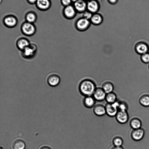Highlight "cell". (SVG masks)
<instances>
[{"instance_id":"obj_17","label":"cell","mask_w":149,"mask_h":149,"mask_svg":"<svg viewBox=\"0 0 149 149\" xmlns=\"http://www.w3.org/2000/svg\"><path fill=\"white\" fill-rule=\"evenodd\" d=\"M118 100L116 94L113 91L106 94L105 100L107 103L112 104L116 102Z\"/></svg>"},{"instance_id":"obj_4","label":"cell","mask_w":149,"mask_h":149,"mask_svg":"<svg viewBox=\"0 0 149 149\" xmlns=\"http://www.w3.org/2000/svg\"><path fill=\"white\" fill-rule=\"evenodd\" d=\"M118 100L113 103H106L105 105L106 114L111 117H115L118 111Z\"/></svg>"},{"instance_id":"obj_11","label":"cell","mask_w":149,"mask_h":149,"mask_svg":"<svg viewBox=\"0 0 149 149\" xmlns=\"http://www.w3.org/2000/svg\"><path fill=\"white\" fill-rule=\"evenodd\" d=\"M87 4L84 0H78L74 3L73 6L77 12L83 13L87 10Z\"/></svg>"},{"instance_id":"obj_9","label":"cell","mask_w":149,"mask_h":149,"mask_svg":"<svg viewBox=\"0 0 149 149\" xmlns=\"http://www.w3.org/2000/svg\"><path fill=\"white\" fill-rule=\"evenodd\" d=\"M100 7L99 3L96 0H92L87 2V10L93 14L97 13Z\"/></svg>"},{"instance_id":"obj_36","label":"cell","mask_w":149,"mask_h":149,"mask_svg":"<svg viewBox=\"0 0 149 149\" xmlns=\"http://www.w3.org/2000/svg\"><path fill=\"white\" fill-rule=\"evenodd\" d=\"M88 1H91V0H87Z\"/></svg>"},{"instance_id":"obj_10","label":"cell","mask_w":149,"mask_h":149,"mask_svg":"<svg viewBox=\"0 0 149 149\" xmlns=\"http://www.w3.org/2000/svg\"><path fill=\"white\" fill-rule=\"evenodd\" d=\"M29 40L26 38L21 37L16 40V45L17 48L20 51L28 46L30 43Z\"/></svg>"},{"instance_id":"obj_21","label":"cell","mask_w":149,"mask_h":149,"mask_svg":"<svg viewBox=\"0 0 149 149\" xmlns=\"http://www.w3.org/2000/svg\"><path fill=\"white\" fill-rule=\"evenodd\" d=\"M112 142L114 146H123L124 141L122 137L118 135L113 137L112 139Z\"/></svg>"},{"instance_id":"obj_5","label":"cell","mask_w":149,"mask_h":149,"mask_svg":"<svg viewBox=\"0 0 149 149\" xmlns=\"http://www.w3.org/2000/svg\"><path fill=\"white\" fill-rule=\"evenodd\" d=\"M129 115L127 111L118 110L115 118L117 122L119 124L126 123L129 120Z\"/></svg>"},{"instance_id":"obj_13","label":"cell","mask_w":149,"mask_h":149,"mask_svg":"<svg viewBox=\"0 0 149 149\" xmlns=\"http://www.w3.org/2000/svg\"><path fill=\"white\" fill-rule=\"evenodd\" d=\"M77 13L73 5H71L66 6L64 10V13L65 17L69 19L74 18L76 16Z\"/></svg>"},{"instance_id":"obj_14","label":"cell","mask_w":149,"mask_h":149,"mask_svg":"<svg viewBox=\"0 0 149 149\" xmlns=\"http://www.w3.org/2000/svg\"><path fill=\"white\" fill-rule=\"evenodd\" d=\"M96 100L92 96L84 97L82 102L84 106L87 108H93L96 104Z\"/></svg>"},{"instance_id":"obj_8","label":"cell","mask_w":149,"mask_h":149,"mask_svg":"<svg viewBox=\"0 0 149 149\" xmlns=\"http://www.w3.org/2000/svg\"><path fill=\"white\" fill-rule=\"evenodd\" d=\"M106 94L101 87H96L92 96L96 101L102 102L105 100Z\"/></svg>"},{"instance_id":"obj_1","label":"cell","mask_w":149,"mask_h":149,"mask_svg":"<svg viewBox=\"0 0 149 149\" xmlns=\"http://www.w3.org/2000/svg\"><path fill=\"white\" fill-rule=\"evenodd\" d=\"M96 88L95 82L89 79L82 80L79 86L80 93L84 96H92Z\"/></svg>"},{"instance_id":"obj_32","label":"cell","mask_w":149,"mask_h":149,"mask_svg":"<svg viewBox=\"0 0 149 149\" xmlns=\"http://www.w3.org/2000/svg\"><path fill=\"white\" fill-rule=\"evenodd\" d=\"M111 149H124V148L122 146H114Z\"/></svg>"},{"instance_id":"obj_34","label":"cell","mask_w":149,"mask_h":149,"mask_svg":"<svg viewBox=\"0 0 149 149\" xmlns=\"http://www.w3.org/2000/svg\"><path fill=\"white\" fill-rule=\"evenodd\" d=\"M30 2L31 3H34L37 1V0H29Z\"/></svg>"},{"instance_id":"obj_29","label":"cell","mask_w":149,"mask_h":149,"mask_svg":"<svg viewBox=\"0 0 149 149\" xmlns=\"http://www.w3.org/2000/svg\"><path fill=\"white\" fill-rule=\"evenodd\" d=\"M141 58L142 61L145 63L149 62V54L146 53L142 55Z\"/></svg>"},{"instance_id":"obj_16","label":"cell","mask_w":149,"mask_h":149,"mask_svg":"<svg viewBox=\"0 0 149 149\" xmlns=\"http://www.w3.org/2000/svg\"><path fill=\"white\" fill-rule=\"evenodd\" d=\"M103 21L102 16L100 14L97 13L93 14L90 19L91 23L95 25H100L102 23Z\"/></svg>"},{"instance_id":"obj_12","label":"cell","mask_w":149,"mask_h":149,"mask_svg":"<svg viewBox=\"0 0 149 149\" xmlns=\"http://www.w3.org/2000/svg\"><path fill=\"white\" fill-rule=\"evenodd\" d=\"M93 111L95 115L102 116L106 114L105 105L102 104H96L93 108Z\"/></svg>"},{"instance_id":"obj_3","label":"cell","mask_w":149,"mask_h":149,"mask_svg":"<svg viewBox=\"0 0 149 149\" xmlns=\"http://www.w3.org/2000/svg\"><path fill=\"white\" fill-rule=\"evenodd\" d=\"M91 23L90 20L82 17L76 21L75 24V27L79 31H84L89 27Z\"/></svg>"},{"instance_id":"obj_25","label":"cell","mask_w":149,"mask_h":149,"mask_svg":"<svg viewBox=\"0 0 149 149\" xmlns=\"http://www.w3.org/2000/svg\"><path fill=\"white\" fill-rule=\"evenodd\" d=\"M4 22L6 25L9 27H13L15 26L17 23L16 19L13 17H10L6 18Z\"/></svg>"},{"instance_id":"obj_23","label":"cell","mask_w":149,"mask_h":149,"mask_svg":"<svg viewBox=\"0 0 149 149\" xmlns=\"http://www.w3.org/2000/svg\"><path fill=\"white\" fill-rule=\"evenodd\" d=\"M136 49L138 53L142 55L147 53L148 50L147 45L143 43L139 44L136 47Z\"/></svg>"},{"instance_id":"obj_20","label":"cell","mask_w":149,"mask_h":149,"mask_svg":"<svg viewBox=\"0 0 149 149\" xmlns=\"http://www.w3.org/2000/svg\"><path fill=\"white\" fill-rule=\"evenodd\" d=\"M130 125L133 130H135L141 128L142 123L139 119L137 118H134L130 121Z\"/></svg>"},{"instance_id":"obj_35","label":"cell","mask_w":149,"mask_h":149,"mask_svg":"<svg viewBox=\"0 0 149 149\" xmlns=\"http://www.w3.org/2000/svg\"><path fill=\"white\" fill-rule=\"evenodd\" d=\"M71 0L72 2H72L74 3L76 1L78 0Z\"/></svg>"},{"instance_id":"obj_31","label":"cell","mask_w":149,"mask_h":149,"mask_svg":"<svg viewBox=\"0 0 149 149\" xmlns=\"http://www.w3.org/2000/svg\"><path fill=\"white\" fill-rule=\"evenodd\" d=\"M108 2L112 4H114L116 3L118 0H107Z\"/></svg>"},{"instance_id":"obj_27","label":"cell","mask_w":149,"mask_h":149,"mask_svg":"<svg viewBox=\"0 0 149 149\" xmlns=\"http://www.w3.org/2000/svg\"><path fill=\"white\" fill-rule=\"evenodd\" d=\"M26 19L29 23H32L35 21L36 17L33 14L30 13L27 15Z\"/></svg>"},{"instance_id":"obj_19","label":"cell","mask_w":149,"mask_h":149,"mask_svg":"<svg viewBox=\"0 0 149 149\" xmlns=\"http://www.w3.org/2000/svg\"><path fill=\"white\" fill-rule=\"evenodd\" d=\"M12 145L14 149H24L25 147L24 142L20 139L15 140L13 141Z\"/></svg>"},{"instance_id":"obj_24","label":"cell","mask_w":149,"mask_h":149,"mask_svg":"<svg viewBox=\"0 0 149 149\" xmlns=\"http://www.w3.org/2000/svg\"><path fill=\"white\" fill-rule=\"evenodd\" d=\"M139 102L142 106L147 107L149 106V95L145 94L143 95L139 99Z\"/></svg>"},{"instance_id":"obj_22","label":"cell","mask_w":149,"mask_h":149,"mask_svg":"<svg viewBox=\"0 0 149 149\" xmlns=\"http://www.w3.org/2000/svg\"><path fill=\"white\" fill-rule=\"evenodd\" d=\"M37 4L38 7L42 9H46L50 6L48 0H37Z\"/></svg>"},{"instance_id":"obj_28","label":"cell","mask_w":149,"mask_h":149,"mask_svg":"<svg viewBox=\"0 0 149 149\" xmlns=\"http://www.w3.org/2000/svg\"><path fill=\"white\" fill-rule=\"evenodd\" d=\"M82 13V17L90 20L93 15V13L87 10L85 11Z\"/></svg>"},{"instance_id":"obj_33","label":"cell","mask_w":149,"mask_h":149,"mask_svg":"<svg viewBox=\"0 0 149 149\" xmlns=\"http://www.w3.org/2000/svg\"><path fill=\"white\" fill-rule=\"evenodd\" d=\"M40 149H51L50 148L47 146H43L41 147Z\"/></svg>"},{"instance_id":"obj_2","label":"cell","mask_w":149,"mask_h":149,"mask_svg":"<svg viewBox=\"0 0 149 149\" xmlns=\"http://www.w3.org/2000/svg\"><path fill=\"white\" fill-rule=\"evenodd\" d=\"M37 45L31 42L26 47L21 51V55L24 58L27 59L33 58L35 56L37 51Z\"/></svg>"},{"instance_id":"obj_7","label":"cell","mask_w":149,"mask_h":149,"mask_svg":"<svg viewBox=\"0 0 149 149\" xmlns=\"http://www.w3.org/2000/svg\"><path fill=\"white\" fill-rule=\"evenodd\" d=\"M23 33L27 36L33 35L35 33L36 29L34 26L30 23H26L24 24L22 28Z\"/></svg>"},{"instance_id":"obj_18","label":"cell","mask_w":149,"mask_h":149,"mask_svg":"<svg viewBox=\"0 0 149 149\" xmlns=\"http://www.w3.org/2000/svg\"><path fill=\"white\" fill-rule=\"evenodd\" d=\"M101 88L107 94L113 92L114 86L112 82L107 81L104 82L102 84Z\"/></svg>"},{"instance_id":"obj_30","label":"cell","mask_w":149,"mask_h":149,"mask_svg":"<svg viewBox=\"0 0 149 149\" xmlns=\"http://www.w3.org/2000/svg\"><path fill=\"white\" fill-rule=\"evenodd\" d=\"M71 2V0H62L63 4L65 6L70 5Z\"/></svg>"},{"instance_id":"obj_15","label":"cell","mask_w":149,"mask_h":149,"mask_svg":"<svg viewBox=\"0 0 149 149\" xmlns=\"http://www.w3.org/2000/svg\"><path fill=\"white\" fill-rule=\"evenodd\" d=\"M144 131L142 128L133 130L131 133L132 138L136 141H139L141 140L144 135Z\"/></svg>"},{"instance_id":"obj_26","label":"cell","mask_w":149,"mask_h":149,"mask_svg":"<svg viewBox=\"0 0 149 149\" xmlns=\"http://www.w3.org/2000/svg\"><path fill=\"white\" fill-rule=\"evenodd\" d=\"M118 110L127 111L128 109V105L127 103L125 101L118 100Z\"/></svg>"},{"instance_id":"obj_6","label":"cell","mask_w":149,"mask_h":149,"mask_svg":"<svg viewBox=\"0 0 149 149\" xmlns=\"http://www.w3.org/2000/svg\"><path fill=\"white\" fill-rule=\"evenodd\" d=\"M61 81L59 76L56 73H51L48 75L47 81L48 84L52 87H55L58 86Z\"/></svg>"}]
</instances>
